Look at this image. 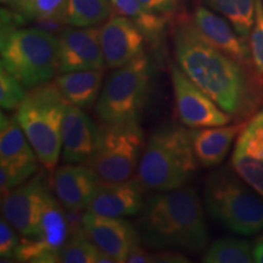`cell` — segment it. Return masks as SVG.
Here are the masks:
<instances>
[{
  "label": "cell",
  "mask_w": 263,
  "mask_h": 263,
  "mask_svg": "<svg viewBox=\"0 0 263 263\" xmlns=\"http://www.w3.org/2000/svg\"><path fill=\"white\" fill-rule=\"evenodd\" d=\"M173 44L178 67L233 120L248 121L259 110L263 83L254 68L213 47L194 22L177 24Z\"/></svg>",
  "instance_id": "obj_1"
},
{
  "label": "cell",
  "mask_w": 263,
  "mask_h": 263,
  "mask_svg": "<svg viewBox=\"0 0 263 263\" xmlns=\"http://www.w3.org/2000/svg\"><path fill=\"white\" fill-rule=\"evenodd\" d=\"M137 221L140 240L150 248L200 254L209 248L205 212L195 188L157 192L145 201Z\"/></svg>",
  "instance_id": "obj_2"
},
{
  "label": "cell",
  "mask_w": 263,
  "mask_h": 263,
  "mask_svg": "<svg viewBox=\"0 0 263 263\" xmlns=\"http://www.w3.org/2000/svg\"><path fill=\"white\" fill-rule=\"evenodd\" d=\"M2 14V67L27 90L50 82L59 73V35L37 27L18 28L8 12Z\"/></svg>",
  "instance_id": "obj_3"
},
{
  "label": "cell",
  "mask_w": 263,
  "mask_h": 263,
  "mask_svg": "<svg viewBox=\"0 0 263 263\" xmlns=\"http://www.w3.org/2000/svg\"><path fill=\"white\" fill-rule=\"evenodd\" d=\"M203 207L211 219L234 234L251 236L263 232V197L232 167H222L207 176Z\"/></svg>",
  "instance_id": "obj_4"
},
{
  "label": "cell",
  "mask_w": 263,
  "mask_h": 263,
  "mask_svg": "<svg viewBox=\"0 0 263 263\" xmlns=\"http://www.w3.org/2000/svg\"><path fill=\"white\" fill-rule=\"evenodd\" d=\"M197 164L189 130L161 128L144 146L137 177L145 190L168 192L185 185Z\"/></svg>",
  "instance_id": "obj_5"
},
{
  "label": "cell",
  "mask_w": 263,
  "mask_h": 263,
  "mask_svg": "<svg viewBox=\"0 0 263 263\" xmlns=\"http://www.w3.org/2000/svg\"><path fill=\"white\" fill-rule=\"evenodd\" d=\"M67 100L55 82L29 89L16 110L22 129L37 154L39 163L49 172L57 170L62 150V122Z\"/></svg>",
  "instance_id": "obj_6"
},
{
  "label": "cell",
  "mask_w": 263,
  "mask_h": 263,
  "mask_svg": "<svg viewBox=\"0 0 263 263\" xmlns=\"http://www.w3.org/2000/svg\"><path fill=\"white\" fill-rule=\"evenodd\" d=\"M150 65L145 55L114 70L101 88L95 114L101 123H139L149 93Z\"/></svg>",
  "instance_id": "obj_7"
},
{
  "label": "cell",
  "mask_w": 263,
  "mask_h": 263,
  "mask_svg": "<svg viewBox=\"0 0 263 263\" xmlns=\"http://www.w3.org/2000/svg\"><path fill=\"white\" fill-rule=\"evenodd\" d=\"M144 146L139 123H101L97 149L88 164L104 182L130 179L137 173Z\"/></svg>",
  "instance_id": "obj_8"
},
{
  "label": "cell",
  "mask_w": 263,
  "mask_h": 263,
  "mask_svg": "<svg viewBox=\"0 0 263 263\" xmlns=\"http://www.w3.org/2000/svg\"><path fill=\"white\" fill-rule=\"evenodd\" d=\"M0 192L2 197L27 182L37 172L38 157L16 114L0 115Z\"/></svg>",
  "instance_id": "obj_9"
},
{
  "label": "cell",
  "mask_w": 263,
  "mask_h": 263,
  "mask_svg": "<svg viewBox=\"0 0 263 263\" xmlns=\"http://www.w3.org/2000/svg\"><path fill=\"white\" fill-rule=\"evenodd\" d=\"M52 192L42 213L38 230L32 236H22L15 258L20 262L52 263L60 261V252L70 239V224L65 207Z\"/></svg>",
  "instance_id": "obj_10"
},
{
  "label": "cell",
  "mask_w": 263,
  "mask_h": 263,
  "mask_svg": "<svg viewBox=\"0 0 263 263\" xmlns=\"http://www.w3.org/2000/svg\"><path fill=\"white\" fill-rule=\"evenodd\" d=\"M177 116L185 127L194 128L226 126L233 117L222 110L209 95L196 87L177 66L171 68Z\"/></svg>",
  "instance_id": "obj_11"
},
{
  "label": "cell",
  "mask_w": 263,
  "mask_h": 263,
  "mask_svg": "<svg viewBox=\"0 0 263 263\" xmlns=\"http://www.w3.org/2000/svg\"><path fill=\"white\" fill-rule=\"evenodd\" d=\"M51 194L44 174L33 176L2 197L3 217L17 230L18 234L34 235Z\"/></svg>",
  "instance_id": "obj_12"
},
{
  "label": "cell",
  "mask_w": 263,
  "mask_h": 263,
  "mask_svg": "<svg viewBox=\"0 0 263 263\" xmlns=\"http://www.w3.org/2000/svg\"><path fill=\"white\" fill-rule=\"evenodd\" d=\"M104 68L100 27L71 26L62 29L59 34V73Z\"/></svg>",
  "instance_id": "obj_13"
},
{
  "label": "cell",
  "mask_w": 263,
  "mask_h": 263,
  "mask_svg": "<svg viewBox=\"0 0 263 263\" xmlns=\"http://www.w3.org/2000/svg\"><path fill=\"white\" fill-rule=\"evenodd\" d=\"M81 227L85 235L116 263L126 262L129 250L140 241L133 224L120 217L87 211L81 217Z\"/></svg>",
  "instance_id": "obj_14"
},
{
  "label": "cell",
  "mask_w": 263,
  "mask_h": 263,
  "mask_svg": "<svg viewBox=\"0 0 263 263\" xmlns=\"http://www.w3.org/2000/svg\"><path fill=\"white\" fill-rule=\"evenodd\" d=\"M232 168L263 197V108L250 117L236 138Z\"/></svg>",
  "instance_id": "obj_15"
},
{
  "label": "cell",
  "mask_w": 263,
  "mask_h": 263,
  "mask_svg": "<svg viewBox=\"0 0 263 263\" xmlns=\"http://www.w3.org/2000/svg\"><path fill=\"white\" fill-rule=\"evenodd\" d=\"M145 34L129 18L112 15L100 27L105 67L116 70L141 57Z\"/></svg>",
  "instance_id": "obj_16"
},
{
  "label": "cell",
  "mask_w": 263,
  "mask_h": 263,
  "mask_svg": "<svg viewBox=\"0 0 263 263\" xmlns=\"http://www.w3.org/2000/svg\"><path fill=\"white\" fill-rule=\"evenodd\" d=\"M100 183V177L89 164L66 163L54 171L51 186L65 210L80 212L88 210Z\"/></svg>",
  "instance_id": "obj_17"
},
{
  "label": "cell",
  "mask_w": 263,
  "mask_h": 263,
  "mask_svg": "<svg viewBox=\"0 0 263 263\" xmlns=\"http://www.w3.org/2000/svg\"><path fill=\"white\" fill-rule=\"evenodd\" d=\"M84 111L67 101L62 122L61 159L65 163L88 164L97 149L99 127Z\"/></svg>",
  "instance_id": "obj_18"
},
{
  "label": "cell",
  "mask_w": 263,
  "mask_h": 263,
  "mask_svg": "<svg viewBox=\"0 0 263 263\" xmlns=\"http://www.w3.org/2000/svg\"><path fill=\"white\" fill-rule=\"evenodd\" d=\"M144 192L137 176L121 182L101 180L87 211L120 218L137 216L145 206Z\"/></svg>",
  "instance_id": "obj_19"
},
{
  "label": "cell",
  "mask_w": 263,
  "mask_h": 263,
  "mask_svg": "<svg viewBox=\"0 0 263 263\" xmlns=\"http://www.w3.org/2000/svg\"><path fill=\"white\" fill-rule=\"evenodd\" d=\"M193 22L213 47L240 64L252 67L249 39L241 37L226 17L206 6H197Z\"/></svg>",
  "instance_id": "obj_20"
},
{
  "label": "cell",
  "mask_w": 263,
  "mask_h": 263,
  "mask_svg": "<svg viewBox=\"0 0 263 263\" xmlns=\"http://www.w3.org/2000/svg\"><path fill=\"white\" fill-rule=\"evenodd\" d=\"M248 121L226 126L189 129L197 163L205 168L219 166L229 154L233 143L244 129Z\"/></svg>",
  "instance_id": "obj_21"
},
{
  "label": "cell",
  "mask_w": 263,
  "mask_h": 263,
  "mask_svg": "<svg viewBox=\"0 0 263 263\" xmlns=\"http://www.w3.org/2000/svg\"><path fill=\"white\" fill-rule=\"evenodd\" d=\"M103 80L104 70H87L59 73L55 83L68 103L89 110L97 104Z\"/></svg>",
  "instance_id": "obj_22"
},
{
  "label": "cell",
  "mask_w": 263,
  "mask_h": 263,
  "mask_svg": "<svg viewBox=\"0 0 263 263\" xmlns=\"http://www.w3.org/2000/svg\"><path fill=\"white\" fill-rule=\"evenodd\" d=\"M114 15L110 0H67L62 21L72 27H91Z\"/></svg>",
  "instance_id": "obj_23"
},
{
  "label": "cell",
  "mask_w": 263,
  "mask_h": 263,
  "mask_svg": "<svg viewBox=\"0 0 263 263\" xmlns=\"http://www.w3.org/2000/svg\"><path fill=\"white\" fill-rule=\"evenodd\" d=\"M114 15L123 16L134 22L146 38L155 39L162 33L167 17L154 14L144 8L139 0H110Z\"/></svg>",
  "instance_id": "obj_24"
},
{
  "label": "cell",
  "mask_w": 263,
  "mask_h": 263,
  "mask_svg": "<svg viewBox=\"0 0 263 263\" xmlns=\"http://www.w3.org/2000/svg\"><path fill=\"white\" fill-rule=\"evenodd\" d=\"M205 4L228 20L241 37L249 39L255 21L256 0H205Z\"/></svg>",
  "instance_id": "obj_25"
},
{
  "label": "cell",
  "mask_w": 263,
  "mask_h": 263,
  "mask_svg": "<svg viewBox=\"0 0 263 263\" xmlns=\"http://www.w3.org/2000/svg\"><path fill=\"white\" fill-rule=\"evenodd\" d=\"M205 263H251L254 245L246 239L227 236L213 241L202 257Z\"/></svg>",
  "instance_id": "obj_26"
},
{
  "label": "cell",
  "mask_w": 263,
  "mask_h": 263,
  "mask_svg": "<svg viewBox=\"0 0 263 263\" xmlns=\"http://www.w3.org/2000/svg\"><path fill=\"white\" fill-rule=\"evenodd\" d=\"M101 250L85 235L84 230L78 229L70 236L60 252L62 263H97Z\"/></svg>",
  "instance_id": "obj_27"
},
{
  "label": "cell",
  "mask_w": 263,
  "mask_h": 263,
  "mask_svg": "<svg viewBox=\"0 0 263 263\" xmlns=\"http://www.w3.org/2000/svg\"><path fill=\"white\" fill-rule=\"evenodd\" d=\"M27 95V88L14 74L0 66V106L3 111H15Z\"/></svg>",
  "instance_id": "obj_28"
},
{
  "label": "cell",
  "mask_w": 263,
  "mask_h": 263,
  "mask_svg": "<svg viewBox=\"0 0 263 263\" xmlns=\"http://www.w3.org/2000/svg\"><path fill=\"white\" fill-rule=\"evenodd\" d=\"M252 67L263 83V0H256L255 21L249 37Z\"/></svg>",
  "instance_id": "obj_29"
},
{
  "label": "cell",
  "mask_w": 263,
  "mask_h": 263,
  "mask_svg": "<svg viewBox=\"0 0 263 263\" xmlns=\"http://www.w3.org/2000/svg\"><path fill=\"white\" fill-rule=\"evenodd\" d=\"M67 0H33L31 20L37 21H62Z\"/></svg>",
  "instance_id": "obj_30"
},
{
  "label": "cell",
  "mask_w": 263,
  "mask_h": 263,
  "mask_svg": "<svg viewBox=\"0 0 263 263\" xmlns=\"http://www.w3.org/2000/svg\"><path fill=\"white\" fill-rule=\"evenodd\" d=\"M17 230L2 217L0 221V257L2 261L8 258H14L16 249L20 244Z\"/></svg>",
  "instance_id": "obj_31"
},
{
  "label": "cell",
  "mask_w": 263,
  "mask_h": 263,
  "mask_svg": "<svg viewBox=\"0 0 263 263\" xmlns=\"http://www.w3.org/2000/svg\"><path fill=\"white\" fill-rule=\"evenodd\" d=\"M144 8L154 14L168 16L177 8L178 0H139Z\"/></svg>",
  "instance_id": "obj_32"
},
{
  "label": "cell",
  "mask_w": 263,
  "mask_h": 263,
  "mask_svg": "<svg viewBox=\"0 0 263 263\" xmlns=\"http://www.w3.org/2000/svg\"><path fill=\"white\" fill-rule=\"evenodd\" d=\"M153 263H189L190 259L182 252L173 249H161L151 255Z\"/></svg>",
  "instance_id": "obj_33"
},
{
  "label": "cell",
  "mask_w": 263,
  "mask_h": 263,
  "mask_svg": "<svg viewBox=\"0 0 263 263\" xmlns=\"http://www.w3.org/2000/svg\"><path fill=\"white\" fill-rule=\"evenodd\" d=\"M151 255L153 254H149L145 249H143L139 244H137L129 250L126 262L127 263H150Z\"/></svg>",
  "instance_id": "obj_34"
},
{
  "label": "cell",
  "mask_w": 263,
  "mask_h": 263,
  "mask_svg": "<svg viewBox=\"0 0 263 263\" xmlns=\"http://www.w3.org/2000/svg\"><path fill=\"white\" fill-rule=\"evenodd\" d=\"M33 0H12L11 8L18 16L22 18L31 20V11H32Z\"/></svg>",
  "instance_id": "obj_35"
},
{
  "label": "cell",
  "mask_w": 263,
  "mask_h": 263,
  "mask_svg": "<svg viewBox=\"0 0 263 263\" xmlns=\"http://www.w3.org/2000/svg\"><path fill=\"white\" fill-rule=\"evenodd\" d=\"M254 262L263 263V235L254 245Z\"/></svg>",
  "instance_id": "obj_36"
},
{
  "label": "cell",
  "mask_w": 263,
  "mask_h": 263,
  "mask_svg": "<svg viewBox=\"0 0 263 263\" xmlns=\"http://www.w3.org/2000/svg\"><path fill=\"white\" fill-rule=\"evenodd\" d=\"M0 2H2V4L3 5H11V3H12V0H0Z\"/></svg>",
  "instance_id": "obj_37"
}]
</instances>
